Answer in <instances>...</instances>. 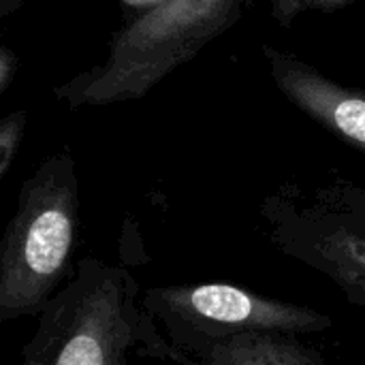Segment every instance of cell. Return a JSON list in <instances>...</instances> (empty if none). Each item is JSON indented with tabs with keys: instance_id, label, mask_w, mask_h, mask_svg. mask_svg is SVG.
Returning <instances> with one entry per match:
<instances>
[{
	"instance_id": "cell-1",
	"label": "cell",
	"mask_w": 365,
	"mask_h": 365,
	"mask_svg": "<svg viewBox=\"0 0 365 365\" xmlns=\"http://www.w3.org/2000/svg\"><path fill=\"white\" fill-rule=\"evenodd\" d=\"M135 276L98 259H81L51 297L17 365H130L128 355L197 365L171 346L141 304Z\"/></svg>"
},
{
	"instance_id": "cell-2",
	"label": "cell",
	"mask_w": 365,
	"mask_h": 365,
	"mask_svg": "<svg viewBox=\"0 0 365 365\" xmlns=\"http://www.w3.org/2000/svg\"><path fill=\"white\" fill-rule=\"evenodd\" d=\"M246 2L158 0L115 32L103 64L58 86L53 96L71 109L139 101L240 21Z\"/></svg>"
},
{
	"instance_id": "cell-3",
	"label": "cell",
	"mask_w": 365,
	"mask_h": 365,
	"mask_svg": "<svg viewBox=\"0 0 365 365\" xmlns=\"http://www.w3.org/2000/svg\"><path fill=\"white\" fill-rule=\"evenodd\" d=\"M79 190L68 150L45 158L24 182L0 244V321L38 319L73 278Z\"/></svg>"
},
{
	"instance_id": "cell-4",
	"label": "cell",
	"mask_w": 365,
	"mask_h": 365,
	"mask_svg": "<svg viewBox=\"0 0 365 365\" xmlns=\"http://www.w3.org/2000/svg\"><path fill=\"white\" fill-rule=\"evenodd\" d=\"M141 304L165 338L184 357L197 359L216 344L248 334L306 336L334 327L329 314L265 297L229 282H186L150 287ZM199 365V364H197Z\"/></svg>"
},
{
	"instance_id": "cell-5",
	"label": "cell",
	"mask_w": 365,
	"mask_h": 365,
	"mask_svg": "<svg viewBox=\"0 0 365 365\" xmlns=\"http://www.w3.org/2000/svg\"><path fill=\"white\" fill-rule=\"evenodd\" d=\"M272 244L325 276L349 304L365 308V190L274 197L263 205Z\"/></svg>"
},
{
	"instance_id": "cell-6",
	"label": "cell",
	"mask_w": 365,
	"mask_h": 365,
	"mask_svg": "<svg viewBox=\"0 0 365 365\" xmlns=\"http://www.w3.org/2000/svg\"><path fill=\"white\" fill-rule=\"evenodd\" d=\"M278 90L308 118L365 154V94L325 77L314 66L269 45L263 47Z\"/></svg>"
},
{
	"instance_id": "cell-7",
	"label": "cell",
	"mask_w": 365,
	"mask_h": 365,
	"mask_svg": "<svg viewBox=\"0 0 365 365\" xmlns=\"http://www.w3.org/2000/svg\"><path fill=\"white\" fill-rule=\"evenodd\" d=\"M199 365H329L325 355L297 336L248 334L216 344L203 353Z\"/></svg>"
},
{
	"instance_id": "cell-8",
	"label": "cell",
	"mask_w": 365,
	"mask_h": 365,
	"mask_svg": "<svg viewBox=\"0 0 365 365\" xmlns=\"http://www.w3.org/2000/svg\"><path fill=\"white\" fill-rule=\"evenodd\" d=\"M26 130V111H13L0 120V180L6 178Z\"/></svg>"
},
{
	"instance_id": "cell-9",
	"label": "cell",
	"mask_w": 365,
	"mask_h": 365,
	"mask_svg": "<svg viewBox=\"0 0 365 365\" xmlns=\"http://www.w3.org/2000/svg\"><path fill=\"white\" fill-rule=\"evenodd\" d=\"M272 2V17L280 26H289L306 11H323V9H336L351 0H269Z\"/></svg>"
},
{
	"instance_id": "cell-10",
	"label": "cell",
	"mask_w": 365,
	"mask_h": 365,
	"mask_svg": "<svg viewBox=\"0 0 365 365\" xmlns=\"http://www.w3.org/2000/svg\"><path fill=\"white\" fill-rule=\"evenodd\" d=\"M19 68V58L11 51V47L2 45L0 47V94H4L15 79Z\"/></svg>"
},
{
	"instance_id": "cell-11",
	"label": "cell",
	"mask_w": 365,
	"mask_h": 365,
	"mask_svg": "<svg viewBox=\"0 0 365 365\" xmlns=\"http://www.w3.org/2000/svg\"><path fill=\"white\" fill-rule=\"evenodd\" d=\"M26 0H0V17H9L13 11H17Z\"/></svg>"
}]
</instances>
